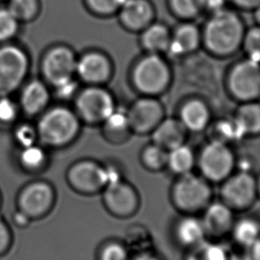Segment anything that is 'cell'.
<instances>
[{
  "label": "cell",
  "mask_w": 260,
  "mask_h": 260,
  "mask_svg": "<svg viewBox=\"0 0 260 260\" xmlns=\"http://www.w3.org/2000/svg\"><path fill=\"white\" fill-rule=\"evenodd\" d=\"M245 28L243 19L228 9L211 14L204 25L203 39L209 51L218 55L235 53L243 44Z\"/></svg>",
  "instance_id": "6da1fadb"
},
{
  "label": "cell",
  "mask_w": 260,
  "mask_h": 260,
  "mask_svg": "<svg viewBox=\"0 0 260 260\" xmlns=\"http://www.w3.org/2000/svg\"><path fill=\"white\" fill-rule=\"evenodd\" d=\"M78 118L73 112L64 108L51 109L39 121V137L50 146H62L78 134Z\"/></svg>",
  "instance_id": "7a4b0ae2"
},
{
  "label": "cell",
  "mask_w": 260,
  "mask_h": 260,
  "mask_svg": "<svg viewBox=\"0 0 260 260\" xmlns=\"http://www.w3.org/2000/svg\"><path fill=\"white\" fill-rule=\"evenodd\" d=\"M134 81L138 89L145 93H158L169 84V68L157 54L150 53L134 69Z\"/></svg>",
  "instance_id": "3957f363"
},
{
  "label": "cell",
  "mask_w": 260,
  "mask_h": 260,
  "mask_svg": "<svg viewBox=\"0 0 260 260\" xmlns=\"http://www.w3.org/2000/svg\"><path fill=\"white\" fill-rule=\"evenodd\" d=\"M28 59L20 48L7 46L0 48V94L14 91L23 81Z\"/></svg>",
  "instance_id": "277c9868"
},
{
  "label": "cell",
  "mask_w": 260,
  "mask_h": 260,
  "mask_svg": "<svg viewBox=\"0 0 260 260\" xmlns=\"http://www.w3.org/2000/svg\"><path fill=\"white\" fill-rule=\"evenodd\" d=\"M174 201L178 207L185 211H197L205 207L211 197L207 183L199 177L183 174L174 187Z\"/></svg>",
  "instance_id": "5b68a950"
},
{
  "label": "cell",
  "mask_w": 260,
  "mask_h": 260,
  "mask_svg": "<svg viewBox=\"0 0 260 260\" xmlns=\"http://www.w3.org/2000/svg\"><path fill=\"white\" fill-rule=\"evenodd\" d=\"M69 179L77 189L91 193L119 180V176L113 169H104L94 162L85 161L71 168Z\"/></svg>",
  "instance_id": "8992f818"
},
{
  "label": "cell",
  "mask_w": 260,
  "mask_h": 260,
  "mask_svg": "<svg viewBox=\"0 0 260 260\" xmlns=\"http://www.w3.org/2000/svg\"><path fill=\"white\" fill-rule=\"evenodd\" d=\"M229 85L233 94L243 101L257 98L260 91V74L258 62L248 59L233 69Z\"/></svg>",
  "instance_id": "52a82bcc"
},
{
  "label": "cell",
  "mask_w": 260,
  "mask_h": 260,
  "mask_svg": "<svg viewBox=\"0 0 260 260\" xmlns=\"http://www.w3.org/2000/svg\"><path fill=\"white\" fill-rule=\"evenodd\" d=\"M233 165L232 153L221 141H212L201 154V170L211 180L218 181L225 179L231 172Z\"/></svg>",
  "instance_id": "ba28073f"
},
{
  "label": "cell",
  "mask_w": 260,
  "mask_h": 260,
  "mask_svg": "<svg viewBox=\"0 0 260 260\" xmlns=\"http://www.w3.org/2000/svg\"><path fill=\"white\" fill-rule=\"evenodd\" d=\"M78 112L86 121H105L115 110L111 95L101 88H89L81 92L77 102Z\"/></svg>",
  "instance_id": "9c48e42d"
},
{
  "label": "cell",
  "mask_w": 260,
  "mask_h": 260,
  "mask_svg": "<svg viewBox=\"0 0 260 260\" xmlns=\"http://www.w3.org/2000/svg\"><path fill=\"white\" fill-rule=\"evenodd\" d=\"M76 65L77 60L73 52L65 46H58L46 54L43 71L47 80L56 86L72 79Z\"/></svg>",
  "instance_id": "30bf717a"
},
{
  "label": "cell",
  "mask_w": 260,
  "mask_h": 260,
  "mask_svg": "<svg viewBox=\"0 0 260 260\" xmlns=\"http://www.w3.org/2000/svg\"><path fill=\"white\" fill-rule=\"evenodd\" d=\"M256 194V182L249 173H241L233 176L222 188V197L232 207L243 209L249 206Z\"/></svg>",
  "instance_id": "8fae6325"
},
{
  "label": "cell",
  "mask_w": 260,
  "mask_h": 260,
  "mask_svg": "<svg viewBox=\"0 0 260 260\" xmlns=\"http://www.w3.org/2000/svg\"><path fill=\"white\" fill-rule=\"evenodd\" d=\"M104 201L109 211L120 218L129 217L137 210L138 198L134 190L120 180L107 186Z\"/></svg>",
  "instance_id": "7c38bea8"
},
{
  "label": "cell",
  "mask_w": 260,
  "mask_h": 260,
  "mask_svg": "<svg viewBox=\"0 0 260 260\" xmlns=\"http://www.w3.org/2000/svg\"><path fill=\"white\" fill-rule=\"evenodd\" d=\"M162 108L153 99H142L134 103L127 113L130 128L138 133H147L154 130L161 123Z\"/></svg>",
  "instance_id": "4fadbf2b"
},
{
  "label": "cell",
  "mask_w": 260,
  "mask_h": 260,
  "mask_svg": "<svg viewBox=\"0 0 260 260\" xmlns=\"http://www.w3.org/2000/svg\"><path fill=\"white\" fill-rule=\"evenodd\" d=\"M53 190L46 183H34L23 190L20 197L21 212L28 218L45 214L53 204Z\"/></svg>",
  "instance_id": "5bb4252c"
},
{
  "label": "cell",
  "mask_w": 260,
  "mask_h": 260,
  "mask_svg": "<svg viewBox=\"0 0 260 260\" xmlns=\"http://www.w3.org/2000/svg\"><path fill=\"white\" fill-rule=\"evenodd\" d=\"M117 13L121 22L131 30H143L155 16L148 0H125Z\"/></svg>",
  "instance_id": "9a60e30c"
},
{
  "label": "cell",
  "mask_w": 260,
  "mask_h": 260,
  "mask_svg": "<svg viewBox=\"0 0 260 260\" xmlns=\"http://www.w3.org/2000/svg\"><path fill=\"white\" fill-rule=\"evenodd\" d=\"M207 237L212 240L221 238L231 232L234 225V218L229 205L215 203L207 208L202 220Z\"/></svg>",
  "instance_id": "2e32d148"
},
{
  "label": "cell",
  "mask_w": 260,
  "mask_h": 260,
  "mask_svg": "<svg viewBox=\"0 0 260 260\" xmlns=\"http://www.w3.org/2000/svg\"><path fill=\"white\" fill-rule=\"evenodd\" d=\"M76 71L79 77L88 83H102L109 78L111 67L109 60L102 53L91 52L85 53L77 61Z\"/></svg>",
  "instance_id": "e0dca14e"
},
{
  "label": "cell",
  "mask_w": 260,
  "mask_h": 260,
  "mask_svg": "<svg viewBox=\"0 0 260 260\" xmlns=\"http://www.w3.org/2000/svg\"><path fill=\"white\" fill-rule=\"evenodd\" d=\"M202 34L199 28L192 22L179 25L172 34L167 52L173 56L191 53L200 45Z\"/></svg>",
  "instance_id": "ac0fdd59"
},
{
  "label": "cell",
  "mask_w": 260,
  "mask_h": 260,
  "mask_svg": "<svg viewBox=\"0 0 260 260\" xmlns=\"http://www.w3.org/2000/svg\"><path fill=\"white\" fill-rule=\"evenodd\" d=\"M174 239L179 246L187 250L207 239L204 224L200 219L186 217L179 220L174 229Z\"/></svg>",
  "instance_id": "d6986e66"
},
{
  "label": "cell",
  "mask_w": 260,
  "mask_h": 260,
  "mask_svg": "<svg viewBox=\"0 0 260 260\" xmlns=\"http://www.w3.org/2000/svg\"><path fill=\"white\" fill-rule=\"evenodd\" d=\"M186 130V127L179 120H165L155 127L153 140L159 147L172 150L183 144Z\"/></svg>",
  "instance_id": "ffe728a7"
},
{
  "label": "cell",
  "mask_w": 260,
  "mask_h": 260,
  "mask_svg": "<svg viewBox=\"0 0 260 260\" xmlns=\"http://www.w3.org/2000/svg\"><path fill=\"white\" fill-rule=\"evenodd\" d=\"M172 33L166 25L160 22H152L142 30L141 44L149 53L167 52L171 42Z\"/></svg>",
  "instance_id": "44dd1931"
},
{
  "label": "cell",
  "mask_w": 260,
  "mask_h": 260,
  "mask_svg": "<svg viewBox=\"0 0 260 260\" xmlns=\"http://www.w3.org/2000/svg\"><path fill=\"white\" fill-rule=\"evenodd\" d=\"M231 250L217 240H204L192 249L186 250L184 260H229Z\"/></svg>",
  "instance_id": "7402d4cb"
},
{
  "label": "cell",
  "mask_w": 260,
  "mask_h": 260,
  "mask_svg": "<svg viewBox=\"0 0 260 260\" xmlns=\"http://www.w3.org/2000/svg\"><path fill=\"white\" fill-rule=\"evenodd\" d=\"M180 117V122L186 129L198 132L207 125L210 114L203 102L191 101L183 106Z\"/></svg>",
  "instance_id": "603a6c76"
},
{
  "label": "cell",
  "mask_w": 260,
  "mask_h": 260,
  "mask_svg": "<svg viewBox=\"0 0 260 260\" xmlns=\"http://www.w3.org/2000/svg\"><path fill=\"white\" fill-rule=\"evenodd\" d=\"M48 99L49 94L46 86L41 82H31L22 91L21 105L28 114L35 115L46 107Z\"/></svg>",
  "instance_id": "cb8c5ba5"
},
{
  "label": "cell",
  "mask_w": 260,
  "mask_h": 260,
  "mask_svg": "<svg viewBox=\"0 0 260 260\" xmlns=\"http://www.w3.org/2000/svg\"><path fill=\"white\" fill-rule=\"evenodd\" d=\"M233 240L241 250H248L254 243L259 241V225L251 218H243L234 223L232 230Z\"/></svg>",
  "instance_id": "d4e9b609"
},
{
  "label": "cell",
  "mask_w": 260,
  "mask_h": 260,
  "mask_svg": "<svg viewBox=\"0 0 260 260\" xmlns=\"http://www.w3.org/2000/svg\"><path fill=\"white\" fill-rule=\"evenodd\" d=\"M193 152L185 145H180L177 148L170 150L168 153V162L173 172L180 174L189 173L193 166Z\"/></svg>",
  "instance_id": "484cf974"
},
{
  "label": "cell",
  "mask_w": 260,
  "mask_h": 260,
  "mask_svg": "<svg viewBox=\"0 0 260 260\" xmlns=\"http://www.w3.org/2000/svg\"><path fill=\"white\" fill-rule=\"evenodd\" d=\"M236 121L245 134H256L260 129V109L258 104L250 103L239 109Z\"/></svg>",
  "instance_id": "4316f807"
},
{
  "label": "cell",
  "mask_w": 260,
  "mask_h": 260,
  "mask_svg": "<svg viewBox=\"0 0 260 260\" xmlns=\"http://www.w3.org/2000/svg\"><path fill=\"white\" fill-rule=\"evenodd\" d=\"M131 257L126 244L116 240L105 242L96 251V260H130Z\"/></svg>",
  "instance_id": "83f0119b"
},
{
  "label": "cell",
  "mask_w": 260,
  "mask_h": 260,
  "mask_svg": "<svg viewBox=\"0 0 260 260\" xmlns=\"http://www.w3.org/2000/svg\"><path fill=\"white\" fill-rule=\"evenodd\" d=\"M176 16L185 20L193 19L204 11V0H169Z\"/></svg>",
  "instance_id": "f1b7e54d"
},
{
  "label": "cell",
  "mask_w": 260,
  "mask_h": 260,
  "mask_svg": "<svg viewBox=\"0 0 260 260\" xmlns=\"http://www.w3.org/2000/svg\"><path fill=\"white\" fill-rule=\"evenodd\" d=\"M105 123L106 134L110 139L124 137L130 129L127 114L116 112V110L105 120Z\"/></svg>",
  "instance_id": "f546056e"
},
{
  "label": "cell",
  "mask_w": 260,
  "mask_h": 260,
  "mask_svg": "<svg viewBox=\"0 0 260 260\" xmlns=\"http://www.w3.org/2000/svg\"><path fill=\"white\" fill-rule=\"evenodd\" d=\"M8 10L17 20H28L38 11L37 0H11Z\"/></svg>",
  "instance_id": "4dcf8cb0"
},
{
  "label": "cell",
  "mask_w": 260,
  "mask_h": 260,
  "mask_svg": "<svg viewBox=\"0 0 260 260\" xmlns=\"http://www.w3.org/2000/svg\"><path fill=\"white\" fill-rule=\"evenodd\" d=\"M145 165L152 169H159L168 162V152L157 145L147 148L143 153Z\"/></svg>",
  "instance_id": "1f68e13d"
},
{
  "label": "cell",
  "mask_w": 260,
  "mask_h": 260,
  "mask_svg": "<svg viewBox=\"0 0 260 260\" xmlns=\"http://www.w3.org/2000/svg\"><path fill=\"white\" fill-rule=\"evenodd\" d=\"M243 44L249 54V59L258 62L259 60L260 30L258 27H252L245 31Z\"/></svg>",
  "instance_id": "d6a6232c"
},
{
  "label": "cell",
  "mask_w": 260,
  "mask_h": 260,
  "mask_svg": "<svg viewBox=\"0 0 260 260\" xmlns=\"http://www.w3.org/2000/svg\"><path fill=\"white\" fill-rule=\"evenodd\" d=\"M125 0H86L88 7L95 14L110 15L118 12Z\"/></svg>",
  "instance_id": "836d02e7"
},
{
  "label": "cell",
  "mask_w": 260,
  "mask_h": 260,
  "mask_svg": "<svg viewBox=\"0 0 260 260\" xmlns=\"http://www.w3.org/2000/svg\"><path fill=\"white\" fill-rule=\"evenodd\" d=\"M18 20L8 9L0 10V41L10 39L17 30Z\"/></svg>",
  "instance_id": "e575fe53"
},
{
  "label": "cell",
  "mask_w": 260,
  "mask_h": 260,
  "mask_svg": "<svg viewBox=\"0 0 260 260\" xmlns=\"http://www.w3.org/2000/svg\"><path fill=\"white\" fill-rule=\"evenodd\" d=\"M46 160V155L43 149L35 144L24 148L21 154V162L28 168H38L43 165Z\"/></svg>",
  "instance_id": "d590c367"
},
{
  "label": "cell",
  "mask_w": 260,
  "mask_h": 260,
  "mask_svg": "<svg viewBox=\"0 0 260 260\" xmlns=\"http://www.w3.org/2000/svg\"><path fill=\"white\" fill-rule=\"evenodd\" d=\"M216 130L220 137L224 138L225 140H236L243 137L245 134L243 128L240 126L239 123L236 119L233 121H224L222 123H218Z\"/></svg>",
  "instance_id": "8d00e7d4"
},
{
  "label": "cell",
  "mask_w": 260,
  "mask_h": 260,
  "mask_svg": "<svg viewBox=\"0 0 260 260\" xmlns=\"http://www.w3.org/2000/svg\"><path fill=\"white\" fill-rule=\"evenodd\" d=\"M15 137H16L18 142L22 147L27 148V147L34 145L37 134L31 127L28 126V125H21L16 130Z\"/></svg>",
  "instance_id": "74e56055"
},
{
  "label": "cell",
  "mask_w": 260,
  "mask_h": 260,
  "mask_svg": "<svg viewBox=\"0 0 260 260\" xmlns=\"http://www.w3.org/2000/svg\"><path fill=\"white\" fill-rule=\"evenodd\" d=\"M16 108L14 103L7 98L0 99V121L8 123L15 118Z\"/></svg>",
  "instance_id": "f35d334b"
},
{
  "label": "cell",
  "mask_w": 260,
  "mask_h": 260,
  "mask_svg": "<svg viewBox=\"0 0 260 260\" xmlns=\"http://www.w3.org/2000/svg\"><path fill=\"white\" fill-rule=\"evenodd\" d=\"M11 244V234L9 229L0 217V255L5 253Z\"/></svg>",
  "instance_id": "ab89813d"
},
{
  "label": "cell",
  "mask_w": 260,
  "mask_h": 260,
  "mask_svg": "<svg viewBox=\"0 0 260 260\" xmlns=\"http://www.w3.org/2000/svg\"><path fill=\"white\" fill-rule=\"evenodd\" d=\"M76 86L77 85H76V83L73 81V79L64 82L62 84L55 86L57 94L59 95L61 98H69L74 93L75 91H76Z\"/></svg>",
  "instance_id": "60d3db41"
},
{
  "label": "cell",
  "mask_w": 260,
  "mask_h": 260,
  "mask_svg": "<svg viewBox=\"0 0 260 260\" xmlns=\"http://www.w3.org/2000/svg\"><path fill=\"white\" fill-rule=\"evenodd\" d=\"M130 260H165L160 254L151 249L132 254Z\"/></svg>",
  "instance_id": "b9f144b4"
},
{
  "label": "cell",
  "mask_w": 260,
  "mask_h": 260,
  "mask_svg": "<svg viewBox=\"0 0 260 260\" xmlns=\"http://www.w3.org/2000/svg\"><path fill=\"white\" fill-rule=\"evenodd\" d=\"M228 0H204V10L213 14L225 8Z\"/></svg>",
  "instance_id": "7bdbcfd3"
},
{
  "label": "cell",
  "mask_w": 260,
  "mask_h": 260,
  "mask_svg": "<svg viewBox=\"0 0 260 260\" xmlns=\"http://www.w3.org/2000/svg\"><path fill=\"white\" fill-rule=\"evenodd\" d=\"M234 4L236 7L245 10H257L259 9L260 0H228Z\"/></svg>",
  "instance_id": "ee69618b"
},
{
  "label": "cell",
  "mask_w": 260,
  "mask_h": 260,
  "mask_svg": "<svg viewBox=\"0 0 260 260\" xmlns=\"http://www.w3.org/2000/svg\"><path fill=\"white\" fill-rule=\"evenodd\" d=\"M229 260H253L246 250H241L239 251H232L230 254Z\"/></svg>",
  "instance_id": "f6af8a7d"
},
{
  "label": "cell",
  "mask_w": 260,
  "mask_h": 260,
  "mask_svg": "<svg viewBox=\"0 0 260 260\" xmlns=\"http://www.w3.org/2000/svg\"><path fill=\"white\" fill-rule=\"evenodd\" d=\"M250 257L253 260L260 259V244L259 241H257L256 243H254L252 246H250L248 250H246Z\"/></svg>",
  "instance_id": "bcb514c9"
},
{
  "label": "cell",
  "mask_w": 260,
  "mask_h": 260,
  "mask_svg": "<svg viewBox=\"0 0 260 260\" xmlns=\"http://www.w3.org/2000/svg\"><path fill=\"white\" fill-rule=\"evenodd\" d=\"M14 220L18 225H26L28 224V217L23 212H20L14 216Z\"/></svg>",
  "instance_id": "7dc6e473"
}]
</instances>
